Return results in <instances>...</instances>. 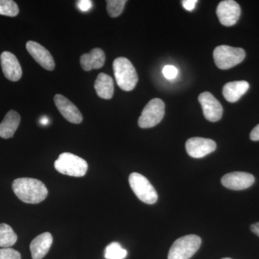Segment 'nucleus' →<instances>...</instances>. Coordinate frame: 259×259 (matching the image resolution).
<instances>
[{
  "mask_svg": "<svg viewBox=\"0 0 259 259\" xmlns=\"http://www.w3.org/2000/svg\"><path fill=\"white\" fill-rule=\"evenodd\" d=\"M12 187L15 195L25 203H40L48 196L46 185L35 179H17L13 182Z\"/></svg>",
  "mask_w": 259,
  "mask_h": 259,
  "instance_id": "obj_1",
  "label": "nucleus"
},
{
  "mask_svg": "<svg viewBox=\"0 0 259 259\" xmlns=\"http://www.w3.org/2000/svg\"><path fill=\"white\" fill-rule=\"evenodd\" d=\"M114 75L117 85L124 91H132L136 88L139 76L134 65L125 57L117 58L113 62Z\"/></svg>",
  "mask_w": 259,
  "mask_h": 259,
  "instance_id": "obj_2",
  "label": "nucleus"
},
{
  "mask_svg": "<svg viewBox=\"0 0 259 259\" xmlns=\"http://www.w3.org/2000/svg\"><path fill=\"white\" fill-rule=\"evenodd\" d=\"M56 171L68 176L81 177L86 175L88 164L84 159L71 153H63L54 163Z\"/></svg>",
  "mask_w": 259,
  "mask_h": 259,
  "instance_id": "obj_3",
  "label": "nucleus"
},
{
  "mask_svg": "<svg viewBox=\"0 0 259 259\" xmlns=\"http://www.w3.org/2000/svg\"><path fill=\"white\" fill-rule=\"evenodd\" d=\"M245 52L241 48L222 45L213 51L214 63L219 69L226 70L234 67L244 60Z\"/></svg>",
  "mask_w": 259,
  "mask_h": 259,
  "instance_id": "obj_4",
  "label": "nucleus"
},
{
  "mask_svg": "<svg viewBox=\"0 0 259 259\" xmlns=\"http://www.w3.org/2000/svg\"><path fill=\"white\" fill-rule=\"evenodd\" d=\"M202 240L196 235H188L177 239L170 248L168 259H190L200 247Z\"/></svg>",
  "mask_w": 259,
  "mask_h": 259,
  "instance_id": "obj_5",
  "label": "nucleus"
},
{
  "mask_svg": "<svg viewBox=\"0 0 259 259\" xmlns=\"http://www.w3.org/2000/svg\"><path fill=\"white\" fill-rule=\"evenodd\" d=\"M129 184L138 198L144 203L153 204L157 202V192L147 178L141 174L136 172L131 174L129 177Z\"/></svg>",
  "mask_w": 259,
  "mask_h": 259,
  "instance_id": "obj_6",
  "label": "nucleus"
},
{
  "mask_svg": "<svg viewBox=\"0 0 259 259\" xmlns=\"http://www.w3.org/2000/svg\"><path fill=\"white\" fill-rule=\"evenodd\" d=\"M165 105L161 100L155 98L148 102L140 116L138 123L141 128H150L157 125L163 118Z\"/></svg>",
  "mask_w": 259,
  "mask_h": 259,
  "instance_id": "obj_7",
  "label": "nucleus"
},
{
  "mask_svg": "<svg viewBox=\"0 0 259 259\" xmlns=\"http://www.w3.org/2000/svg\"><path fill=\"white\" fill-rule=\"evenodd\" d=\"M217 15L220 22L224 26H233L239 20L241 7L233 0L221 2L217 8Z\"/></svg>",
  "mask_w": 259,
  "mask_h": 259,
  "instance_id": "obj_8",
  "label": "nucleus"
},
{
  "mask_svg": "<svg viewBox=\"0 0 259 259\" xmlns=\"http://www.w3.org/2000/svg\"><path fill=\"white\" fill-rule=\"evenodd\" d=\"M198 100L202 106L204 117L210 122H217L223 116L222 105L217 99L209 92L199 95Z\"/></svg>",
  "mask_w": 259,
  "mask_h": 259,
  "instance_id": "obj_9",
  "label": "nucleus"
},
{
  "mask_svg": "<svg viewBox=\"0 0 259 259\" xmlns=\"http://www.w3.org/2000/svg\"><path fill=\"white\" fill-rule=\"evenodd\" d=\"M217 145L214 141L204 138H191L186 142L187 153L194 158H203L215 151Z\"/></svg>",
  "mask_w": 259,
  "mask_h": 259,
  "instance_id": "obj_10",
  "label": "nucleus"
},
{
  "mask_svg": "<svg viewBox=\"0 0 259 259\" xmlns=\"http://www.w3.org/2000/svg\"><path fill=\"white\" fill-rule=\"evenodd\" d=\"M254 182V177L251 174L243 171L227 174L221 180L223 185L232 190H243L249 188Z\"/></svg>",
  "mask_w": 259,
  "mask_h": 259,
  "instance_id": "obj_11",
  "label": "nucleus"
},
{
  "mask_svg": "<svg viewBox=\"0 0 259 259\" xmlns=\"http://www.w3.org/2000/svg\"><path fill=\"white\" fill-rule=\"evenodd\" d=\"M54 100L58 110L66 120L74 124H79L82 122L83 116L81 112L66 97L58 94L54 96Z\"/></svg>",
  "mask_w": 259,
  "mask_h": 259,
  "instance_id": "obj_12",
  "label": "nucleus"
},
{
  "mask_svg": "<svg viewBox=\"0 0 259 259\" xmlns=\"http://www.w3.org/2000/svg\"><path fill=\"white\" fill-rule=\"evenodd\" d=\"M2 69L5 77L11 81H17L23 75L21 66L16 56L9 51H4L0 56Z\"/></svg>",
  "mask_w": 259,
  "mask_h": 259,
  "instance_id": "obj_13",
  "label": "nucleus"
},
{
  "mask_svg": "<svg viewBox=\"0 0 259 259\" xmlns=\"http://www.w3.org/2000/svg\"><path fill=\"white\" fill-rule=\"evenodd\" d=\"M27 51L37 64L48 71H53L55 68V61L51 53L38 42L28 41L26 44Z\"/></svg>",
  "mask_w": 259,
  "mask_h": 259,
  "instance_id": "obj_14",
  "label": "nucleus"
},
{
  "mask_svg": "<svg viewBox=\"0 0 259 259\" xmlns=\"http://www.w3.org/2000/svg\"><path fill=\"white\" fill-rule=\"evenodd\" d=\"M53 237L50 233H44L34 238L30 243V249L32 259H42L50 250Z\"/></svg>",
  "mask_w": 259,
  "mask_h": 259,
  "instance_id": "obj_15",
  "label": "nucleus"
},
{
  "mask_svg": "<svg viewBox=\"0 0 259 259\" xmlns=\"http://www.w3.org/2000/svg\"><path fill=\"white\" fill-rule=\"evenodd\" d=\"M105 52L99 48L93 49L88 54H83L80 57V64L82 69L86 71L100 69L105 64Z\"/></svg>",
  "mask_w": 259,
  "mask_h": 259,
  "instance_id": "obj_16",
  "label": "nucleus"
},
{
  "mask_svg": "<svg viewBox=\"0 0 259 259\" xmlns=\"http://www.w3.org/2000/svg\"><path fill=\"white\" fill-rule=\"evenodd\" d=\"M248 89H249V83L245 81L228 82L223 87V96L228 102H236L247 93Z\"/></svg>",
  "mask_w": 259,
  "mask_h": 259,
  "instance_id": "obj_17",
  "label": "nucleus"
},
{
  "mask_svg": "<svg viewBox=\"0 0 259 259\" xmlns=\"http://www.w3.org/2000/svg\"><path fill=\"white\" fill-rule=\"evenodd\" d=\"M20 122V115L15 110H10L0 123V137L5 139L13 137Z\"/></svg>",
  "mask_w": 259,
  "mask_h": 259,
  "instance_id": "obj_18",
  "label": "nucleus"
},
{
  "mask_svg": "<svg viewBox=\"0 0 259 259\" xmlns=\"http://www.w3.org/2000/svg\"><path fill=\"white\" fill-rule=\"evenodd\" d=\"M95 91L100 98L110 100L114 94V81L111 76L100 73L95 82Z\"/></svg>",
  "mask_w": 259,
  "mask_h": 259,
  "instance_id": "obj_19",
  "label": "nucleus"
},
{
  "mask_svg": "<svg viewBox=\"0 0 259 259\" xmlns=\"http://www.w3.org/2000/svg\"><path fill=\"white\" fill-rule=\"evenodd\" d=\"M17 240L18 236L9 225L0 224V247L10 248L15 244Z\"/></svg>",
  "mask_w": 259,
  "mask_h": 259,
  "instance_id": "obj_20",
  "label": "nucleus"
},
{
  "mask_svg": "<svg viewBox=\"0 0 259 259\" xmlns=\"http://www.w3.org/2000/svg\"><path fill=\"white\" fill-rule=\"evenodd\" d=\"M127 255V250L123 249L117 242L110 243L105 248V257L107 259H124Z\"/></svg>",
  "mask_w": 259,
  "mask_h": 259,
  "instance_id": "obj_21",
  "label": "nucleus"
},
{
  "mask_svg": "<svg viewBox=\"0 0 259 259\" xmlns=\"http://www.w3.org/2000/svg\"><path fill=\"white\" fill-rule=\"evenodd\" d=\"M107 10L111 18H117L122 14L127 1L125 0H107Z\"/></svg>",
  "mask_w": 259,
  "mask_h": 259,
  "instance_id": "obj_22",
  "label": "nucleus"
},
{
  "mask_svg": "<svg viewBox=\"0 0 259 259\" xmlns=\"http://www.w3.org/2000/svg\"><path fill=\"white\" fill-rule=\"evenodd\" d=\"M19 8L13 0H0V15L15 17L18 15Z\"/></svg>",
  "mask_w": 259,
  "mask_h": 259,
  "instance_id": "obj_23",
  "label": "nucleus"
},
{
  "mask_svg": "<svg viewBox=\"0 0 259 259\" xmlns=\"http://www.w3.org/2000/svg\"><path fill=\"white\" fill-rule=\"evenodd\" d=\"M0 259H21V255L13 248H2L0 249Z\"/></svg>",
  "mask_w": 259,
  "mask_h": 259,
  "instance_id": "obj_24",
  "label": "nucleus"
},
{
  "mask_svg": "<svg viewBox=\"0 0 259 259\" xmlns=\"http://www.w3.org/2000/svg\"><path fill=\"white\" fill-rule=\"evenodd\" d=\"M162 71H163V74L165 78L169 80L175 79L179 74V70L177 69V68L171 66V65L165 66Z\"/></svg>",
  "mask_w": 259,
  "mask_h": 259,
  "instance_id": "obj_25",
  "label": "nucleus"
},
{
  "mask_svg": "<svg viewBox=\"0 0 259 259\" xmlns=\"http://www.w3.org/2000/svg\"><path fill=\"white\" fill-rule=\"evenodd\" d=\"M77 6L81 11L88 12L93 8V2L90 0H80L77 2Z\"/></svg>",
  "mask_w": 259,
  "mask_h": 259,
  "instance_id": "obj_26",
  "label": "nucleus"
},
{
  "mask_svg": "<svg viewBox=\"0 0 259 259\" xmlns=\"http://www.w3.org/2000/svg\"><path fill=\"white\" fill-rule=\"evenodd\" d=\"M197 3V0H184L182 1V5L186 10L188 11H192L195 8Z\"/></svg>",
  "mask_w": 259,
  "mask_h": 259,
  "instance_id": "obj_27",
  "label": "nucleus"
},
{
  "mask_svg": "<svg viewBox=\"0 0 259 259\" xmlns=\"http://www.w3.org/2000/svg\"><path fill=\"white\" fill-rule=\"evenodd\" d=\"M250 139L253 141H259V124L255 126L254 128L252 130L250 134Z\"/></svg>",
  "mask_w": 259,
  "mask_h": 259,
  "instance_id": "obj_28",
  "label": "nucleus"
},
{
  "mask_svg": "<svg viewBox=\"0 0 259 259\" xmlns=\"http://www.w3.org/2000/svg\"><path fill=\"white\" fill-rule=\"evenodd\" d=\"M250 230L255 233L256 236L259 237V223H255L254 224L251 225L250 226Z\"/></svg>",
  "mask_w": 259,
  "mask_h": 259,
  "instance_id": "obj_29",
  "label": "nucleus"
},
{
  "mask_svg": "<svg viewBox=\"0 0 259 259\" xmlns=\"http://www.w3.org/2000/svg\"><path fill=\"white\" fill-rule=\"evenodd\" d=\"M40 123H41L42 125H47V124L49 123V119H48L47 117H42L41 120H40Z\"/></svg>",
  "mask_w": 259,
  "mask_h": 259,
  "instance_id": "obj_30",
  "label": "nucleus"
},
{
  "mask_svg": "<svg viewBox=\"0 0 259 259\" xmlns=\"http://www.w3.org/2000/svg\"><path fill=\"white\" fill-rule=\"evenodd\" d=\"M223 259H232V258H223Z\"/></svg>",
  "mask_w": 259,
  "mask_h": 259,
  "instance_id": "obj_31",
  "label": "nucleus"
}]
</instances>
